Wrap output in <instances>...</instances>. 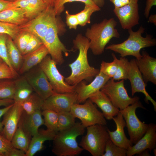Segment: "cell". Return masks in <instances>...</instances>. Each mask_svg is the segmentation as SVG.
Here are the masks:
<instances>
[{"mask_svg": "<svg viewBox=\"0 0 156 156\" xmlns=\"http://www.w3.org/2000/svg\"><path fill=\"white\" fill-rule=\"evenodd\" d=\"M73 44L74 48L78 50L79 54L75 60L68 65L71 73L65 78V81L72 86L77 85L83 80L91 82L100 71L89 63L87 54L89 49V40L85 36L79 34L73 40Z\"/></svg>", "mask_w": 156, "mask_h": 156, "instance_id": "cell-1", "label": "cell"}, {"mask_svg": "<svg viewBox=\"0 0 156 156\" xmlns=\"http://www.w3.org/2000/svg\"><path fill=\"white\" fill-rule=\"evenodd\" d=\"M117 24L116 21L113 18H105L87 29L85 36L89 40V49L94 55L102 54L112 38H120L119 33L116 28Z\"/></svg>", "mask_w": 156, "mask_h": 156, "instance_id": "cell-2", "label": "cell"}, {"mask_svg": "<svg viewBox=\"0 0 156 156\" xmlns=\"http://www.w3.org/2000/svg\"><path fill=\"white\" fill-rule=\"evenodd\" d=\"M85 127L77 122L72 127L59 131L53 139L52 151L57 156H75L83 150L78 144L77 138L82 135Z\"/></svg>", "mask_w": 156, "mask_h": 156, "instance_id": "cell-3", "label": "cell"}, {"mask_svg": "<svg viewBox=\"0 0 156 156\" xmlns=\"http://www.w3.org/2000/svg\"><path fill=\"white\" fill-rule=\"evenodd\" d=\"M128 30L129 35L126 40L120 43L110 44L105 49L119 53L121 57L131 55L139 59L142 57L140 51L142 49L156 45V40L151 35L147 34L145 37L142 36L145 30L142 26L136 31L132 29Z\"/></svg>", "mask_w": 156, "mask_h": 156, "instance_id": "cell-4", "label": "cell"}, {"mask_svg": "<svg viewBox=\"0 0 156 156\" xmlns=\"http://www.w3.org/2000/svg\"><path fill=\"white\" fill-rule=\"evenodd\" d=\"M86 128L87 133L82 138L79 146L93 156H102L105 153L106 142L109 139L108 128L101 124Z\"/></svg>", "mask_w": 156, "mask_h": 156, "instance_id": "cell-5", "label": "cell"}, {"mask_svg": "<svg viewBox=\"0 0 156 156\" xmlns=\"http://www.w3.org/2000/svg\"><path fill=\"white\" fill-rule=\"evenodd\" d=\"M56 16L51 21L42 42L52 59L59 65L64 62L63 54L68 56L70 51L68 49L59 38V25Z\"/></svg>", "mask_w": 156, "mask_h": 156, "instance_id": "cell-6", "label": "cell"}, {"mask_svg": "<svg viewBox=\"0 0 156 156\" xmlns=\"http://www.w3.org/2000/svg\"><path fill=\"white\" fill-rule=\"evenodd\" d=\"M124 80L115 82L110 78L100 90L109 98L112 104L120 110L139 101L138 96H129L124 86Z\"/></svg>", "mask_w": 156, "mask_h": 156, "instance_id": "cell-7", "label": "cell"}, {"mask_svg": "<svg viewBox=\"0 0 156 156\" xmlns=\"http://www.w3.org/2000/svg\"><path fill=\"white\" fill-rule=\"evenodd\" d=\"M145 108L139 101L130 105L123 110H120L126 122L130 141L132 144H135L146 132L148 124L140 120L135 112L137 109Z\"/></svg>", "mask_w": 156, "mask_h": 156, "instance_id": "cell-8", "label": "cell"}, {"mask_svg": "<svg viewBox=\"0 0 156 156\" xmlns=\"http://www.w3.org/2000/svg\"><path fill=\"white\" fill-rule=\"evenodd\" d=\"M83 104L76 103L72 107L70 111L75 118L79 119L86 128L96 124L106 126L107 122L102 113L99 111L89 99Z\"/></svg>", "mask_w": 156, "mask_h": 156, "instance_id": "cell-9", "label": "cell"}, {"mask_svg": "<svg viewBox=\"0 0 156 156\" xmlns=\"http://www.w3.org/2000/svg\"><path fill=\"white\" fill-rule=\"evenodd\" d=\"M57 63L50 56H47L39 64L47 76L53 91L57 93L75 92L76 85H70L65 81V78L59 72Z\"/></svg>", "mask_w": 156, "mask_h": 156, "instance_id": "cell-10", "label": "cell"}, {"mask_svg": "<svg viewBox=\"0 0 156 156\" xmlns=\"http://www.w3.org/2000/svg\"><path fill=\"white\" fill-rule=\"evenodd\" d=\"M56 16L53 7H47L36 17L19 27L21 31L34 35L42 42L51 21Z\"/></svg>", "mask_w": 156, "mask_h": 156, "instance_id": "cell-11", "label": "cell"}, {"mask_svg": "<svg viewBox=\"0 0 156 156\" xmlns=\"http://www.w3.org/2000/svg\"><path fill=\"white\" fill-rule=\"evenodd\" d=\"M25 74L24 76L33 91L44 100L55 93L39 65L33 67Z\"/></svg>", "mask_w": 156, "mask_h": 156, "instance_id": "cell-12", "label": "cell"}, {"mask_svg": "<svg viewBox=\"0 0 156 156\" xmlns=\"http://www.w3.org/2000/svg\"><path fill=\"white\" fill-rule=\"evenodd\" d=\"M125 64L127 72L128 79L130 81L131 84L132 95L133 96L136 92L143 93L145 96V102L148 103V101H150L156 111V102L146 90V87L147 84L144 82L142 74L138 68L135 59H131L129 61L125 57Z\"/></svg>", "mask_w": 156, "mask_h": 156, "instance_id": "cell-13", "label": "cell"}, {"mask_svg": "<svg viewBox=\"0 0 156 156\" xmlns=\"http://www.w3.org/2000/svg\"><path fill=\"white\" fill-rule=\"evenodd\" d=\"M77 103L75 92L60 94L55 93L44 100L42 110L48 109L57 113L70 112Z\"/></svg>", "mask_w": 156, "mask_h": 156, "instance_id": "cell-14", "label": "cell"}, {"mask_svg": "<svg viewBox=\"0 0 156 156\" xmlns=\"http://www.w3.org/2000/svg\"><path fill=\"white\" fill-rule=\"evenodd\" d=\"M138 0H130L127 4L114 7L113 12L124 29H129L139 24Z\"/></svg>", "mask_w": 156, "mask_h": 156, "instance_id": "cell-15", "label": "cell"}, {"mask_svg": "<svg viewBox=\"0 0 156 156\" xmlns=\"http://www.w3.org/2000/svg\"><path fill=\"white\" fill-rule=\"evenodd\" d=\"M110 78L101 72L95 77L93 80L87 84L82 81L77 84L75 87V92L77 94V103H84L92 94L99 90Z\"/></svg>", "mask_w": 156, "mask_h": 156, "instance_id": "cell-16", "label": "cell"}, {"mask_svg": "<svg viewBox=\"0 0 156 156\" xmlns=\"http://www.w3.org/2000/svg\"><path fill=\"white\" fill-rule=\"evenodd\" d=\"M23 110L21 104L14 103L3 115L1 122L3 126L2 135L10 141L17 130L20 119Z\"/></svg>", "mask_w": 156, "mask_h": 156, "instance_id": "cell-17", "label": "cell"}, {"mask_svg": "<svg viewBox=\"0 0 156 156\" xmlns=\"http://www.w3.org/2000/svg\"><path fill=\"white\" fill-rule=\"evenodd\" d=\"M144 134L133 146L127 150L126 155L132 156L148 149L151 152L156 146V125L151 123Z\"/></svg>", "mask_w": 156, "mask_h": 156, "instance_id": "cell-18", "label": "cell"}, {"mask_svg": "<svg viewBox=\"0 0 156 156\" xmlns=\"http://www.w3.org/2000/svg\"><path fill=\"white\" fill-rule=\"evenodd\" d=\"M42 116L41 110L30 114L27 113L24 110L23 112L18 127L23 130L30 140L38 132L39 127L44 124Z\"/></svg>", "mask_w": 156, "mask_h": 156, "instance_id": "cell-19", "label": "cell"}, {"mask_svg": "<svg viewBox=\"0 0 156 156\" xmlns=\"http://www.w3.org/2000/svg\"><path fill=\"white\" fill-rule=\"evenodd\" d=\"M142 57L136 59V62L142 74L144 82H150L156 84V59L150 55L146 51H143Z\"/></svg>", "mask_w": 156, "mask_h": 156, "instance_id": "cell-20", "label": "cell"}, {"mask_svg": "<svg viewBox=\"0 0 156 156\" xmlns=\"http://www.w3.org/2000/svg\"><path fill=\"white\" fill-rule=\"evenodd\" d=\"M112 119L115 122L116 128L114 131H111L108 129L109 139L116 145L127 150L133 144L125 134L124 128L126 125V122L121 113L119 111Z\"/></svg>", "mask_w": 156, "mask_h": 156, "instance_id": "cell-21", "label": "cell"}, {"mask_svg": "<svg viewBox=\"0 0 156 156\" xmlns=\"http://www.w3.org/2000/svg\"><path fill=\"white\" fill-rule=\"evenodd\" d=\"M102 110L105 119L110 120L116 116L120 109L112 103L107 96L101 90L97 91L89 98Z\"/></svg>", "mask_w": 156, "mask_h": 156, "instance_id": "cell-22", "label": "cell"}, {"mask_svg": "<svg viewBox=\"0 0 156 156\" xmlns=\"http://www.w3.org/2000/svg\"><path fill=\"white\" fill-rule=\"evenodd\" d=\"M48 54L47 48L43 44L36 50L23 55L22 64L18 72L21 74L25 73L39 64Z\"/></svg>", "mask_w": 156, "mask_h": 156, "instance_id": "cell-23", "label": "cell"}, {"mask_svg": "<svg viewBox=\"0 0 156 156\" xmlns=\"http://www.w3.org/2000/svg\"><path fill=\"white\" fill-rule=\"evenodd\" d=\"M56 133L48 129H39L31 139L26 156H33L43 148V144L47 140H53Z\"/></svg>", "mask_w": 156, "mask_h": 156, "instance_id": "cell-24", "label": "cell"}, {"mask_svg": "<svg viewBox=\"0 0 156 156\" xmlns=\"http://www.w3.org/2000/svg\"><path fill=\"white\" fill-rule=\"evenodd\" d=\"M16 7L21 8L29 20L40 14L47 7L43 0H21L14 2Z\"/></svg>", "mask_w": 156, "mask_h": 156, "instance_id": "cell-25", "label": "cell"}, {"mask_svg": "<svg viewBox=\"0 0 156 156\" xmlns=\"http://www.w3.org/2000/svg\"><path fill=\"white\" fill-rule=\"evenodd\" d=\"M25 12L21 8L14 6L0 12V21L18 26L29 21Z\"/></svg>", "mask_w": 156, "mask_h": 156, "instance_id": "cell-26", "label": "cell"}, {"mask_svg": "<svg viewBox=\"0 0 156 156\" xmlns=\"http://www.w3.org/2000/svg\"><path fill=\"white\" fill-rule=\"evenodd\" d=\"M33 90L24 76L15 79L14 103L20 104L33 92Z\"/></svg>", "mask_w": 156, "mask_h": 156, "instance_id": "cell-27", "label": "cell"}, {"mask_svg": "<svg viewBox=\"0 0 156 156\" xmlns=\"http://www.w3.org/2000/svg\"><path fill=\"white\" fill-rule=\"evenodd\" d=\"M6 44L9 58L14 70L17 73L21 66L23 56L15 44L13 39L7 36Z\"/></svg>", "mask_w": 156, "mask_h": 156, "instance_id": "cell-28", "label": "cell"}, {"mask_svg": "<svg viewBox=\"0 0 156 156\" xmlns=\"http://www.w3.org/2000/svg\"><path fill=\"white\" fill-rule=\"evenodd\" d=\"M44 100L36 93L33 92L21 105L27 113H32L38 110L42 109Z\"/></svg>", "mask_w": 156, "mask_h": 156, "instance_id": "cell-29", "label": "cell"}, {"mask_svg": "<svg viewBox=\"0 0 156 156\" xmlns=\"http://www.w3.org/2000/svg\"><path fill=\"white\" fill-rule=\"evenodd\" d=\"M30 141L23 130L18 127L11 142L14 148L21 150L26 153L28 149Z\"/></svg>", "mask_w": 156, "mask_h": 156, "instance_id": "cell-30", "label": "cell"}, {"mask_svg": "<svg viewBox=\"0 0 156 156\" xmlns=\"http://www.w3.org/2000/svg\"><path fill=\"white\" fill-rule=\"evenodd\" d=\"M15 91V79H0V99H13Z\"/></svg>", "mask_w": 156, "mask_h": 156, "instance_id": "cell-31", "label": "cell"}, {"mask_svg": "<svg viewBox=\"0 0 156 156\" xmlns=\"http://www.w3.org/2000/svg\"><path fill=\"white\" fill-rule=\"evenodd\" d=\"M84 9L80 12L76 14L79 25L83 27L87 24L90 23V18L94 12L100 11L101 8L99 7L85 5Z\"/></svg>", "mask_w": 156, "mask_h": 156, "instance_id": "cell-32", "label": "cell"}, {"mask_svg": "<svg viewBox=\"0 0 156 156\" xmlns=\"http://www.w3.org/2000/svg\"><path fill=\"white\" fill-rule=\"evenodd\" d=\"M44 117V124L49 129L57 132L58 113L53 111L45 109L42 111Z\"/></svg>", "mask_w": 156, "mask_h": 156, "instance_id": "cell-33", "label": "cell"}, {"mask_svg": "<svg viewBox=\"0 0 156 156\" xmlns=\"http://www.w3.org/2000/svg\"><path fill=\"white\" fill-rule=\"evenodd\" d=\"M75 118L70 111L58 113L57 132L73 125L76 122Z\"/></svg>", "mask_w": 156, "mask_h": 156, "instance_id": "cell-34", "label": "cell"}, {"mask_svg": "<svg viewBox=\"0 0 156 156\" xmlns=\"http://www.w3.org/2000/svg\"><path fill=\"white\" fill-rule=\"evenodd\" d=\"M113 59L115 60L117 65L116 73L112 78L114 80L128 79V76L125 64V57H121L118 59L114 53L112 54Z\"/></svg>", "mask_w": 156, "mask_h": 156, "instance_id": "cell-35", "label": "cell"}, {"mask_svg": "<svg viewBox=\"0 0 156 156\" xmlns=\"http://www.w3.org/2000/svg\"><path fill=\"white\" fill-rule=\"evenodd\" d=\"M127 151L126 149L115 144L109 139L106 142L102 156H126Z\"/></svg>", "mask_w": 156, "mask_h": 156, "instance_id": "cell-36", "label": "cell"}, {"mask_svg": "<svg viewBox=\"0 0 156 156\" xmlns=\"http://www.w3.org/2000/svg\"><path fill=\"white\" fill-rule=\"evenodd\" d=\"M21 31L19 26L0 21V33L6 34L14 40Z\"/></svg>", "mask_w": 156, "mask_h": 156, "instance_id": "cell-37", "label": "cell"}, {"mask_svg": "<svg viewBox=\"0 0 156 156\" xmlns=\"http://www.w3.org/2000/svg\"><path fill=\"white\" fill-rule=\"evenodd\" d=\"M7 36L5 34L0 33V57L7 64L15 73L18 75V73L12 67L9 58L6 44Z\"/></svg>", "mask_w": 156, "mask_h": 156, "instance_id": "cell-38", "label": "cell"}, {"mask_svg": "<svg viewBox=\"0 0 156 156\" xmlns=\"http://www.w3.org/2000/svg\"><path fill=\"white\" fill-rule=\"evenodd\" d=\"M74 1L81 2L84 3L85 5L97 6L92 0H55L53 8L56 16L60 15L63 11L64 9V5L66 3Z\"/></svg>", "mask_w": 156, "mask_h": 156, "instance_id": "cell-39", "label": "cell"}, {"mask_svg": "<svg viewBox=\"0 0 156 156\" xmlns=\"http://www.w3.org/2000/svg\"><path fill=\"white\" fill-rule=\"evenodd\" d=\"M117 68V65L115 60L111 62L103 61L101 63L99 71L110 78L115 74Z\"/></svg>", "mask_w": 156, "mask_h": 156, "instance_id": "cell-40", "label": "cell"}, {"mask_svg": "<svg viewBox=\"0 0 156 156\" xmlns=\"http://www.w3.org/2000/svg\"><path fill=\"white\" fill-rule=\"evenodd\" d=\"M30 36V33L21 31L14 40V43L22 54L26 49Z\"/></svg>", "mask_w": 156, "mask_h": 156, "instance_id": "cell-41", "label": "cell"}, {"mask_svg": "<svg viewBox=\"0 0 156 156\" xmlns=\"http://www.w3.org/2000/svg\"><path fill=\"white\" fill-rule=\"evenodd\" d=\"M43 44L42 42L39 38L30 34V38L23 55H25L36 50Z\"/></svg>", "mask_w": 156, "mask_h": 156, "instance_id": "cell-42", "label": "cell"}, {"mask_svg": "<svg viewBox=\"0 0 156 156\" xmlns=\"http://www.w3.org/2000/svg\"><path fill=\"white\" fill-rule=\"evenodd\" d=\"M18 75L12 70L5 62L0 66V79H13L17 77Z\"/></svg>", "mask_w": 156, "mask_h": 156, "instance_id": "cell-43", "label": "cell"}, {"mask_svg": "<svg viewBox=\"0 0 156 156\" xmlns=\"http://www.w3.org/2000/svg\"><path fill=\"white\" fill-rule=\"evenodd\" d=\"M13 148L11 141L0 134V156H8Z\"/></svg>", "mask_w": 156, "mask_h": 156, "instance_id": "cell-44", "label": "cell"}, {"mask_svg": "<svg viewBox=\"0 0 156 156\" xmlns=\"http://www.w3.org/2000/svg\"><path fill=\"white\" fill-rule=\"evenodd\" d=\"M65 13L67 25L70 29H76L79 25V22L76 14H70L68 11H66Z\"/></svg>", "mask_w": 156, "mask_h": 156, "instance_id": "cell-45", "label": "cell"}, {"mask_svg": "<svg viewBox=\"0 0 156 156\" xmlns=\"http://www.w3.org/2000/svg\"><path fill=\"white\" fill-rule=\"evenodd\" d=\"M156 5V0H146L144 12V15L146 18L149 17L152 7Z\"/></svg>", "mask_w": 156, "mask_h": 156, "instance_id": "cell-46", "label": "cell"}, {"mask_svg": "<svg viewBox=\"0 0 156 156\" xmlns=\"http://www.w3.org/2000/svg\"><path fill=\"white\" fill-rule=\"evenodd\" d=\"M14 6H16L14 2L0 0V12Z\"/></svg>", "mask_w": 156, "mask_h": 156, "instance_id": "cell-47", "label": "cell"}, {"mask_svg": "<svg viewBox=\"0 0 156 156\" xmlns=\"http://www.w3.org/2000/svg\"><path fill=\"white\" fill-rule=\"evenodd\" d=\"M8 156H26V153L21 150L13 147L9 151Z\"/></svg>", "mask_w": 156, "mask_h": 156, "instance_id": "cell-48", "label": "cell"}, {"mask_svg": "<svg viewBox=\"0 0 156 156\" xmlns=\"http://www.w3.org/2000/svg\"><path fill=\"white\" fill-rule=\"evenodd\" d=\"M13 104H12L6 107H5L3 108L0 109V134L2 135L3 129V126L1 121V118L12 105Z\"/></svg>", "mask_w": 156, "mask_h": 156, "instance_id": "cell-49", "label": "cell"}, {"mask_svg": "<svg viewBox=\"0 0 156 156\" xmlns=\"http://www.w3.org/2000/svg\"><path fill=\"white\" fill-rule=\"evenodd\" d=\"M14 103V100L13 99H0V107L2 106L6 107Z\"/></svg>", "mask_w": 156, "mask_h": 156, "instance_id": "cell-50", "label": "cell"}, {"mask_svg": "<svg viewBox=\"0 0 156 156\" xmlns=\"http://www.w3.org/2000/svg\"><path fill=\"white\" fill-rule=\"evenodd\" d=\"M95 4L99 7H103L105 4V0H92Z\"/></svg>", "mask_w": 156, "mask_h": 156, "instance_id": "cell-51", "label": "cell"}, {"mask_svg": "<svg viewBox=\"0 0 156 156\" xmlns=\"http://www.w3.org/2000/svg\"><path fill=\"white\" fill-rule=\"evenodd\" d=\"M110 1L114 4V7L120 8L123 6L120 0H110Z\"/></svg>", "mask_w": 156, "mask_h": 156, "instance_id": "cell-52", "label": "cell"}, {"mask_svg": "<svg viewBox=\"0 0 156 156\" xmlns=\"http://www.w3.org/2000/svg\"><path fill=\"white\" fill-rule=\"evenodd\" d=\"M148 22L153 23L156 25V15L155 14L151 15L148 17Z\"/></svg>", "mask_w": 156, "mask_h": 156, "instance_id": "cell-53", "label": "cell"}, {"mask_svg": "<svg viewBox=\"0 0 156 156\" xmlns=\"http://www.w3.org/2000/svg\"><path fill=\"white\" fill-rule=\"evenodd\" d=\"M48 7H53L55 0H43Z\"/></svg>", "mask_w": 156, "mask_h": 156, "instance_id": "cell-54", "label": "cell"}, {"mask_svg": "<svg viewBox=\"0 0 156 156\" xmlns=\"http://www.w3.org/2000/svg\"><path fill=\"white\" fill-rule=\"evenodd\" d=\"M148 150L146 149L142 152L138 154L140 156H151L148 153Z\"/></svg>", "mask_w": 156, "mask_h": 156, "instance_id": "cell-55", "label": "cell"}, {"mask_svg": "<svg viewBox=\"0 0 156 156\" xmlns=\"http://www.w3.org/2000/svg\"><path fill=\"white\" fill-rule=\"evenodd\" d=\"M130 0H120L123 6L128 4Z\"/></svg>", "mask_w": 156, "mask_h": 156, "instance_id": "cell-56", "label": "cell"}, {"mask_svg": "<svg viewBox=\"0 0 156 156\" xmlns=\"http://www.w3.org/2000/svg\"><path fill=\"white\" fill-rule=\"evenodd\" d=\"M4 62L0 57V66L3 64Z\"/></svg>", "mask_w": 156, "mask_h": 156, "instance_id": "cell-57", "label": "cell"}, {"mask_svg": "<svg viewBox=\"0 0 156 156\" xmlns=\"http://www.w3.org/2000/svg\"><path fill=\"white\" fill-rule=\"evenodd\" d=\"M6 1H11V2H14L16 1V0H4Z\"/></svg>", "mask_w": 156, "mask_h": 156, "instance_id": "cell-58", "label": "cell"}, {"mask_svg": "<svg viewBox=\"0 0 156 156\" xmlns=\"http://www.w3.org/2000/svg\"><path fill=\"white\" fill-rule=\"evenodd\" d=\"M17 0H16V1H17Z\"/></svg>", "mask_w": 156, "mask_h": 156, "instance_id": "cell-59", "label": "cell"}]
</instances>
